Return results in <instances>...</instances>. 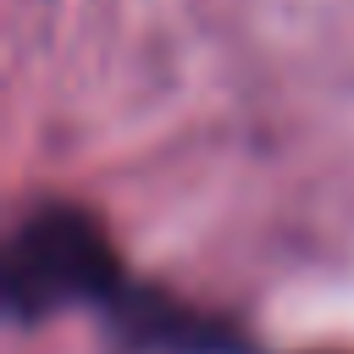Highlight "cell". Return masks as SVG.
Wrapping results in <instances>:
<instances>
[{
    "label": "cell",
    "mask_w": 354,
    "mask_h": 354,
    "mask_svg": "<svg viewBox=\"0 0 354 354\" xmlns=\"http://www.w3.org/2000/svg\"><path fill=\"white\" fill-rule=\"evenodd\" d=\"M122 293V266L100 221L77 205H39L6 249V310L11 321H39L66 304H111Z\"/></svg>",
    "instance_id": "cell-1"
},
{
    "label": "cell",
    "mask_w": 354,
    "mask_h": 354,
    "mask_svg": "<svg viewBox=\"0 0 354 354\" xmlns=\"http://www.w3.org/2000/svg\"><path fill=\"white\" fill-rule=\"evenodd\" d=\"M111 310H116V321H122L127 337L155 343V348H166V354H221V348H227V332H221L216 321H199V315H188L183 304H171V299L122 288V293L111 299Z\"/></svg>",
    "instance_id": "cell-2"
}]
</instances>
